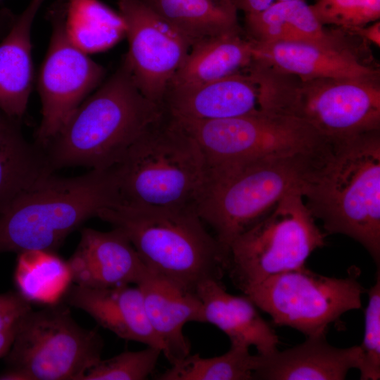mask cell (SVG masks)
Instances as JSON below:
<instances>
[{"instance_id":"277c9868","label":"cell","mask_w":380,"mask_h":380,"mask_svg":"<svg viewBox=\"0 0 380 380\" xmlns=\"http://www.w3.org/2000/svg\"><path fill=\"white\" fill-rule=\"evenodd\" d=\"M97 217L122 231L151 271L196 291L206 279L227 272L229 251L205 229L195 208L118 205Z\"/></svg>"},{"instance_id":"8fae6325","label":"cell","mask_w":380,"mask_h":380,"mask_svg":"<svg viewBox=\"0 0 380 380\" xmlns=\"http://www.w3.org/2000/svg\"><path fill=\"white\" fill-rule=\"evenodd\" d=\"M177 120L197 141L208 164L309 152L326 139L296 118L264 110L223 120Z\"/></svg>"},{"instance_id":"6da1fadb","label":"cell","mask_w":380,"mask_h":380,"mask_svg":"<svg viewBox=\"0 0 380 380\" xmlns=\"http://www.w3.org/2000/svg\"><path fill=\"white\" fill-rule=\"evenodd\" d=\"M300 193L327 234L360 243L380 265V129L328 139L312 153Z\"/></svg>"},{"instance_id":"4fadbf2b","label":"cell","mask_w":380,"mask_h":380,"mask_svg":"<svg viewBox=\"0 0 380 380\" xmlns=\"http://www.w3.org/2000/svg\"><path fill=\"white\" fill-rule=\"evenodd\" d=\"M118 8L129 44L125 60L141 93L163 107L191 45L141 0H118Z\"/></svg>"},{"instance_id":"2e32d148","label":"cell","mask_w":380,"mask_h":380,"mask_svg":"<svg viewBox=\"0 0 380 380\" xmlns=\"http://www.w3.org/2000/svg\"><path fill=\"white\" fill-rule=\"evenodd\" d=\"M253 59L278 71L306 78L379 80V70L357 50L303 42H253Z\"/></svg>"},{"instance_id":"44dd1931","label":"cell","mask_w":380,"mask_h":380,"mask_svg":"<svg viewBox=\"0 0 380 380\" xmlns=\"http://www.w3.org/2000/svg\"><path fill=\"white\" fill-rule=\"evenodd\" d=\"M248 37L255 42H303L338 49L357 50L350 33L327 29L305 0L277 2L267 8L245 14Z\"/></svg>"},{"instance_id":"7402d4cb","label":"cell","mask_w":380,"mask_h":380,"mask_svg":"<svg viewBox=\"0 0 380 380\" xmlns=\"http://www.w3.org/2000/svg\"><path fill=\"white\" fill-rule=\"evenodd\" d=\"M43 1L30 0L0 42V110L17 120L26 111L32 90V27Z\"/></svg>"},{"instance_id":"9a60e30c","label":"cell","mask_w":380,"mask_h":380,"mask_svg":"<svg viewBox=\"0 0 380 380\" xmlns=\"http://www.w3.org/2000/svg\"><path fill=\"white\" fill-rule=\"evenodd\" d=\"M163 108L170 116L189 121L233 118L262 110L259 87L248 68L201 84L170 88Z\"/></svg>"},{"instance_id":"8d00e7d4","label":"cell","mask_w":380,"mask_h":380,"mask_svg":"<svg viewBox=\"0 0 380 380\" xmlns=\"http://www.w3.org/2000/svg\"><path fill=\"white\" fill-rule=\"evenodd\" d=\"M15 17L7 9L0 11V34L11 25Z\"/></svg>"},{"instance_id":"4dcf8cb0","label":"cell","mask_w":380,"mask_h":380,"mask_svg":"<svg viewBox=\"0 0 380 380\" xmlns=\"http://www.w3.org/2000/svg\"><path fill=\"white\" fill-rule=\"evenodd\" d=\"M368 305L365 310V333L362 344V357L357 369L361 380L380 378V274L376 281L367 289Z\"/></svg>"},{"instance_id":"ac0fdd59","label":"cell","mask_w":380,"mask_h":380,"mask_svg":"<svg viewBox=\"0 0 380 380\" xmlns=\"http://www.w3.org/2000/svg\"><path fill=\"white\" fill-rule=\"evenodd\" d=\"M65 302L88 313L118 337L160 349L165 346L147 317L140 289L129 284L102 289L70 286Z\"/></svg>"},{"instance_id":"1f68e13d","label":"cell","mask_w":380,"mask_h":380,"mask_svg":"<svg viewBox=\"0 0 380 380\" xmlns=\"http://www.w3.org/2000/svg\"><path fill=\"white\" fill-rule=\"evenodd\" d=\"M31 310V303L17 291L0 294V331L11 327Z\"/></svg>"},{"instance_id":"d590c367","label":"cell","mask_w":380,"mask_h":380,"mask_svg":"<svg viewBox=\"0 0 380 380\" xmlns=\"http://www.w3.org/2000/svg\"><path fill=\"white\" fill-rule=\"evenodd\" d=\"M20 129L18 120L10 118L0 113V139Z\"/></svg>"},{"instance_id":"e0dca14e","label":"cell","mask_w":380,"mask_h":380,"mask_svg":"<svg viewBox=\"0 0 380 380\" xmlns=\"http://www.w3.org/2000/svg\"><path fill=\"white\" fill-rule=\"evenodd\" d=\"M137 286L141 291L147 317L165 346L164 356L170 365L189 355L191 346L183 327L189 322H205L196 292L150 270Z\"/></svg>"},{"instance_id":"ffe728a7","label":"cell","mask_w":380,"mask_h":380,"mask_svg":"<svg viewBox=\"0 0 380 380\" xmlns=\"http://www.w3.org/2000/svg\"><path fill=\"white\" fill-rule=\"evenodd\" d=\"M196 292L202 302L205 322L214 324L229 338L230 345L250 348L267 355L278 350L279 337L247 296L229 293L221 281L200 282Z\"/></svg>"},{"instance_id":"3957f363","label":"cell","mask_w":380,"mask_h":380,"mask_svg":"<svg viewBox=\"0 0 380 380\" xmlns=\"http://www.w3.org/2000/svg\"><path fill=\"white\" fill-rule=\"evenodd\" d=\"M121 203L115 167L71 178L46 175L0 213V253L54 251L87 220Z\"/></svg>"},{"instance_id":"ba28073f","label":"cell","mask_w":380,"mask_h":380,"mask_svg":"<svg viewBox=\"0 0 380 380\" xmlns=\"http://www.w3.org/2000/svg\"><path fill=\"white\" fill-rule=\"evenodd\" d=\"M103 347L97 330L80 326L61 303L32 309L19 322L0 380H80Z\"/></svg>"},{"instance_id":"f546056e","label":"cell","mask_w":380,"mask_h":380,"mask_svg":"<svg viewBox=\"0 0 380 380\" xmlns=\"http://www.w3.org/2000/svg\"><path fill=\"white\" fill-rule=\"evenodd\" d=\"M310 6L322 25L348 33L380 18V0H316Z\"/></svg>"},{"instance_id":"5b68a950","label":"cell","mask_w":380,"mask_h":380,"mask_svg":"<svg viewBox=\"0 0 380 380\" xmlns=\"http://www.w3.org/2000/svg\"><path fill=\"white\" fill-rule=\"evenodd\" d=\"M275 154L208 164L196 209L229 251L232 242L293 191L300 192L312 153Z\"/></svg>"},{"instance_id":"52a82bcc","label":"cell","mask_w":380,"mask_h":380,"mask_svg":"<svg viewBox=\"0 0 380 380\" xmlns=\"http://www.w3.org/2000/svg\"><path fill=\"white\" fill-rule=\"evenodd\" d=\"M248 70L262 110L296 118L328 139L380 129L379 80L301 77L255 59Z\"/></svg>"},{"instance_id":"d6986e66","label":"cell","mask_w":380,"mask_h":380,"mask_svg":"<svg viewBox=\"0 0 380 380\" xmlns=\"http://www.w3.org/2000/svg\"><path fill=\"white\" fill-rule=\"evenodd\" d=\"M258 355L253 379L343 380L350 369H358L362 350L360 345L336 348L326 336H317L291 348Z\"/></svg>"},{"instance_id":"83f0119b","label":"cell","mask_w":380,"mask_h":380,"mask_svg":"<svg viewBox=\"0 0 380 380\" xmlns=\"http://www.w3.org/2000/svg\"><path fill=\"white\" fill-rule=\"evenodd\" d=\"M259 362L249 348L230 345L220 356L204 358L188 355L171 364L170 368L156 376L159 380H251Z\"/></svg>"},{"instance_id":"d6a6232c","label":"cell","mask_w":380,"mask_h":380,"mask_svg":"<svg viewBox=\"0 0 380 380\" xmlns=\"http://www.w3.org/2000/svg\"><path fill=\"white\" fill-rule=\"evenodd\" d=\"M292 0H230L237 11L245 14L262 11L270 6L280 1Z\"/></svg>"},{"instance_id":"7a4b0ae2","label":"cell","mask_w":380,"mask_h":380,"mask_svg":"<svg viewBox=\"0 0 380 380\" xmlns=\"http://www.w3.org/2000/svg\"><path fill=\"white\" fill-rule=\"evenodd\" d=\"M163 114V108L139 90L124 59L43 148L53 171L70 166L108 169Z\"/></svg>"},{"instance_id":"d4e9b609","label":"cell","mask_w":380,"mask_h":380,"mask_svg":"<svg viewBox=\"0 0 380 380\" xmlns=\"http://www.w3.org/2000/svg\"><path fill=\"white\" fill-rule=\"evenodd\" d=\"M13 281L26 300L48 306L60 303L72 277L68 261L54 251L30 250L18 253Z\"/></svg>"},{"instance_id":"836d02e7","label":"cell","mask_w":380,"mask_h":380,"mask_svg":"<svg viewBox=\"0 0 380 380\" xmlns=\"http://www.w3.org/2000/svg\"><path fill=\"white\" fill-rule=\"evenodd\" d=\"M351 34L363 38L376 46H380V22L376 20L369 25L355 29L349 32Z\"/></svg>"},{"instance_id":"9c48e42d","label":"cell","mask_w":380,"mask_h":380,"mask_svg":"<svg viewBox=\"0 0 380 380\" xmlns=\"http://www.w3.org/2000/svg\"><path fill=\"white\" fill-rule=\"evenodd\" d=\"M326 236L301 193L291 191L232 242L227 272L243 293L272 275L305 265L310 254L325 246Z\"/></svg>"},{"instance_id":"603a6c76","label":"cell","mask_w":380,"mask_h":380,"mask_svg":"<svg viewBox=\"0 0 380 380\" xmlns=\"http://www.w3.org/2000/svg\"><path fill=\"white\" fill-rule=\"evenodd\" d=\"M253 45L242 31L193 44L168 89L201 84L246 70L253 61Z\"/></svg>"},{"instance_id":"4316f807","label":"cell","mask_w":380,"mask_h":380,"mask_svg":"<svg viewBox=\"0 0 380 380\" xmlns=\"http://www.w3.org/2000/svg\"><path fill=\"white\" fill-rule=\"evenodd\" d=\"M63 23L71 42L87 54L110 47L125 33L120 13L99 0H64Z\"/></svg>"},{"instance_id":"74e56055","label":"cell","mask_w":380,"mask_h":380,"mask_svg":"<svg viewBox=\"0 0 380 380\" xmlns=\"http://www.w3.org/2000/svg\"><path fill=\"white\" fill-rule=\"evenodd\" d=\"M1 1V0H0V1Z\"/></svg>"},{"instance_id":"30bf717a","label":"cell","mask_w":380,"mask_h":380,"mask_svg":"<svg viewBox=\"0 0 380 380\" xmlns=\"http://www.w3.org/2000/svg\"><path fill=\"white\" fill-rule=\"evenodd\" d=\"M343 278L322 275L305 265L272 275L243 293L272 317L307 337L326 336L329 325L346 312L362 307L367 289L356 267Z\"/></svg>"},{"instance_id":"f1b7e54d","label":"cell","mask_w":380,"mask_h":380,"mask_svg":"<svg viewBox=\"0 0 380 380\" xmlns=\"http://www.w3.org/2000/svg\"><path fill=\"white\" fill-rule=\"evenodd\" d=\"M162 351L147 346L138 351H124L113 357L100 360L80 380H143L154 371Z\"/></svg>"},{"instance_id":"8992f818","label":"cell","mask_w":380,"mask_h":380,"mask_svg":"<svg viewBox=\"0 0 380 380\" xmlns=\"http://www.w3.org/2000/svg\"><path fill=\"white\" fill-rule=\"evenodd\" d=\"M115 168L121 205L196 208L208 164L197 141L164 110Z\"/></svg>"},{"instance_id":"484cf974","label":"cell","mask_w":380,"mask_h":380,"mask_svg":"<svg viewBox=\"0 0 380 380\" xmlns=\"http://www.w3.org/2000/svg\"><path fill=\"white\" fill-rule=\"evenodd\" d=\"M53 172L44 148L27 141L20 129L0 139V213L37 180Z\"/></svg>"},{"instance_id":"5bb4252c","label":"cell","mask_w":380,"mask_h":380,"mask_svg":"<svg viewBox=\"0 0 380 380\" xmlns=\"http://www.w3.org/2000/svg\"><path fill=\"white\" fill-rule=\"evenodd\" d=\"M68 262L72 282L90 289L137 286L149 270L129 239L117 228L109 232L83 229Z\"/></svg>"},{"instance_id":"cb8c5ba5","label":"cell","mask_w":380,"mask_h":380,"mask_svg":"<svg viewBox=\"0 0 380 380\" xmlns=\"http://www.w3.org/2000/svg\"><path fill=\"white\" fill-rule=\"evenodd\" d=\"M193 44L229 32H241L230 0H141Z\"/></svg>"},{"instance_id":"e575fe53","label":"cell","mask_w":380,"mask_h":380,"mask_svg":"<svg viewBox=\"0 0 380 380\" xmlns=\"http://www.w3.org/2000/svg\"><path fill=\"white\" fill-rule=\"evenodd\" d=\"M20 319L8 329L0 331V357H5L8 352L14 340Z\"/></svg>"},{"instance_id":"7c38bea8","label":"cell","mask_w":380,"mask_h":380,"mask_svg":"<svg viewBox=\"0 0 380 380\" xmlns=\"http://www.w3.org/2000/svg\"><path fill=\"white\" fill-rule=\"evenodd\" d=\"M63 16L64 0H56L49 11L52 33L38 80L42 117L36 144L42 148L100 85L106 72L103 66L71 42Z\"/></svg>"}]
</instances>
